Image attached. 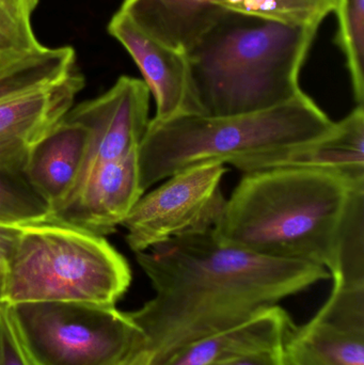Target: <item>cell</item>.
Returning <instances> with one entry per match:
<instances>
[{
    "mask_svg": "<svg viewBox=\"0 0 364 365\" xmlns=\"http://www.w3.org/2000/svg\"><path fill=\"white\" fill-rule=\"evenodd\" d=\"M155 295L130 315L142 340L121 365H160L182 347L232 329L312 285L326 268L227 244L214 229L136 253Z\"/></svg>",
    "mask_w": 364,
    "mask_h": 365,
    "instance_id": "obj_1",
    "label": "cell"
},
{
    "mask_svg": "<svg viewBox=\"0 0 364 365\" xmlns=\"http://www.w3.org/2000/svg\"><path fill=\"white\" fill-rule=\"evenodd\" d=\"M214 227L227 244L364 283V182L323 169L244 173Z\"/></svg>",
    "mask_w": 364,
    "mask_h": 365,
    "instance_id": "obj_2",
    "label": "cell"
},
{
    "mask_svg": "<svg viewBox=\"0 0 364 365\" xmlns=\"http://www.w3.org/2000/svg\"><path fill=\"white\" fill-rule=\"evenodd\" d=\"M318 29L226 9L185 53L203 113L241 115L293 100Z\"/></svg>",
    "mask_w": 364,
    "mask_h": 365,
    "instance_id": "obj_3",
    "label": "cell"
},
{
    "mask_svg": "<svg viewBox=\"0 0 364 365\" xmlns=\"http://www.w3.org/2000/svg\"><path fill=\"white\" fill-rule=\"evenodd\" d=\"M336 126L337 122L303 91L284 104L254 113L150 119L137 150L140 187L145 192L179 171L209 163L236 168L324 138Z\"/></svg>",
    "mask_w": 364,
    "mask_h": 365,
    "instance_id": "obj_4",
    "label": "cell"
},
{
    "mask_svg": "<svg viewBox=\"0 0 364 365\" xmlns=\"http://www.w3.org/2000/svg\"><path fill=\"white\" fill-rule=\"evenodd\" d=\"M132 282L125 257L104 237L49 220L21 227L6 262V302L115 306Z\"/></svg>",
    "mask_w": 364,
    "mask_h": 365,
    "instance_id": "obj_5",
    "label": "cell"
},
{
    "mask_svg": "<svg viewBox=\"0 0 364 365\" xmlns=\"http://www.w3.org/2000/svg\"><path fill=\"white\" fill-rule=\"evenodd\" d=\"M9 307L34 365H121L142 340L130 313L115 306L33 302Z\"/></svg>",
    "mask_w": 364,
    "mask_h": 365,
    "instance_id": "obj_6",
    "label": "cell"
},
{
    "mask_svg": "<svg viewBox=\"0 0 364 365\" xmlns=\"http://www.w3.org/2000/svg\"><path fill=\"white\" fill-rule=\"evenodd\" d=\"M226 173L222 164L199 165L143 195L122 223L130 248L143 252L172 238L214 229L226 205L222 191Z\"/></svg>",
    "mask_w": 364,
    "mask_h": 365,
    "instance_id": "obj_7",
    "label": "cell"
},
{
    "mask_svg": "<svg viewBox=\"0 0 364 365\" xmlns=\"http://www.w3.org/2000/svg\"><path fill=\"white\" fill-rule=\"evenodd\" d=\"M286 365H364V283L333 282L327 302L282 346Z\"/></svg>",
    "mask_w": 364,
    "mask_h": 365,
    "instance_id": "obj_8",
    "label": "cell"
},
{
    "mask_svg": "<svg viewBox=\"0 0 364 365\" xmlns=\"http://www.w3.org/2000/svg\"><path fill=\"white\" fill-rule=\"evenodd\" d=\"M150 96L145 81L121 76L108 91L64 115L89 130V148L78 181L104 163L136 153L149 125Z\"/></svg>",
    "mask_w": 364,
    "mask_h": 365,
    "instance_id": "obj_9",
    "label": "cell"
},
{
    "mask_svg": "<svg viewBox=\"0 0 364 365\" xmlns=\"http://www.w3.org/2000/svg\"><path fill=\"white\" fill-rule=\"evenodd\" d=\"M143 195L136 152L83 175L53 208L51 220L104 237L122 225Z\"/></svg>",
    "mask_w": 364,
    "mask_h": 365,
    "instance_id": "obj_10",
    "label": "cell"
},
{
    "mask_svg": "<svg viewBox=\"0 0 364 365\" xmlns=\"http://www.w3.org/2000/svg\"><path fill=\"white\" fill-rule=\"evenodd\" d=\"M108 32L132 56L153 94L156 113L152 120L162 122L181 115H204L190 86L184 53L145 36L120 10L109 21Z\"/></svg>",
    "mask_w": 364,
    "mask_h": 365,
    "instance_id": "obj_11",
    "label": "cell"
},
{
    "mask_svg": "<svg viewBox=\"0 0 364 365\" xmlns=\"http://www.w3.org/2000/svg\"><path fill=\"white\" fill-rule=\"evenodd\" d=\"M274 168L323 169L364 182V106H356L324 138L236 167L244 173Z\"/></svg>",
    "mask_w": 364,
    "mask_h": 365,
    "instance_id": "obj_12",
    "label": "cell"
},
{
    "mask_svg": "<svg viewBox=\"0 0 364 365\" xmlns=\"http://www.w3.org/2000/svg\"><path fill=\"white\" fill-rule=\"evenodd\" d=\"M89 141V130L85 126L63 118L30 145L28 173L53 210L78 181Z\"/></svg>",
    "mask_w": 364,
    "mask_h": 365,
    "instance_id": "obj_13",
    "label": "cell"
},
{
    "mask_svg": "<svg viewBox=\"0 0 364 365\" xmlns=\"http://www.w3.org/2000/svg\"><path fill=\"white\" fill-rule=\"evenodd\" d=\"M224 10L212 0H124L120 8L145 36L184 55Z\"/></svg>",
    "mask_w": 364,
    "mask_h": 365,
    "instance_id": "obj_14",
    "label": "cell"
},
{
    "mask_svg": "<svg viewBox=\"0 0 364 365\" xmlns=\"http://www.w3.org/2000/svg\"><path fill=\"white\" fill-rule=\"evenodd\" d=\"M293 326L288 313L274 307L243 325L185 345L160 365H222L244 354L281 346Z\"/></svg>",
    "mask_w": 364,
    "mask_h": 365,
    "instance_id": "obj_15",
    "label": "cell"
},
{
    "mask_svg": "<svg viewBox=\"0 0 364 365\" xmlns=\"http://www.w3.org/2000/svg\"><path fill=\"white\" fill-rule=\"evenodd\" d=\"M85 83L76 68L53 85L0 101V143L19 140L33 145L72 109Z\"/></svg>",
    "mask_w": 364,
    "mask_h": 365,
    "instance_id": "obj_16",
    "label": "cell"
},
{
    "mask_svg": "<svg viewBox=\"0 0 364 365\" xmlns=\"http://www.w3.org/2000/svg\"><path fill=\"white\" fill-rule=\"evenodd\" d=\"M30 145L0 143V225L24 227L46 222L53 216L51 203L34 186L28 173Z\"/></svg>",
    "mask_w": 364,
    "mask_h": 365,
    "instance_id": "obj_17",
    "label": "cell"
},
{
    "mask_svg": "<svg viewBox=\"0 0 364 365\" xmlns=\"http://www.w3.org/2000/svg\"><path fill=\"white\" fill-rule=\"evenodd\" d=\"M71 46L47 47L0 55V101L23 96L62 81L76 68Z\"/></svg>",
    "mask_w": 364,
    "mask_h": 365,
    "instance_id": "obj_18",
    "label": "cell"
},
{
    "mask_svg": "<svg viewBox=\"0 0 364 365\" xmlns=\"http://www.w3.org/2000/svg\"><path fill=\"white\" fill-rule=\"evenodd\" d=\"M339 29L336 42L343 51L357 106L364 103V0H336Z\"/></svg>",
    "mask_w": 364,
    "mask_h": 365,
    "instance_id": "obj_19",
    "label": "cell"
},
{
    "mask_svg": "<svg viewBox=\"0 0 364 365\" xmlns=\"http://www.w3.org/2000/svg\"><path fill=\"white\" fill-rule=\"evenodd\" d=\"M228 10L297 26H318L336 0H212Z\"/></svg>",
    "mask_w": 364,
    "mask_h": 365,
    "instance_id": "obj_20",
    "label": "cell"
},
{
    "mask_svg": "<svg viewBox=\"0 0 364 365\" xmlns=\"http://www.w3.org/2000/svg\"><path fill=\"white\" fill-rule=\"evenodd\" d=\"M40 0H0V55L27 53L43 46L31 17Z\"/></svg>",
    "mask_w": 364,
    "mask_h": 365,
    "instance_id": "obj_21",
    "label": "cell"
},
{
    "mask_svg": "<svg viewBox=\"0 0 364 365\" xmlns=\"http://www.w3.org/2000/svg\"><path fill=\"white\" fill-rule=\"evenodd\" d=\"M0 365H34L21 343L6 302L0 304Z\"/></svg>",
    "mask_w": 364,
    "mask_h": 365,
    "instance_id": "obj_22",
    "label": "cell"
},
{
    "mask_svg": "<svg viewBox=\"0 0 364 365\" xmlns=\"http://www.w3.org/2000/svg\"><path fill=\"white\" fill-rule=\"evenodd\" d=\"M282 346L244 354L222 365H286Z\"/></svg>",
    "mask_w": 364,
    "mask_h": 365,
    "instance_id": "obj_23",
    "label": "cell"
},
{
    "mask_svg": "<svg viewBox=\"0 0 364 365\" xmlns=\"http://www.w3.org/2000/svg\"><path fill=\"white\" fill-rule=\"evenodd\" d=\"M21 227L0 225V304L6 302V262Z\"/></svg>",
    "mask_w": 364,
    "mask_h": 365,
    "instance_id": "obj_24",
    "label": "cell"
}]
</instances>
